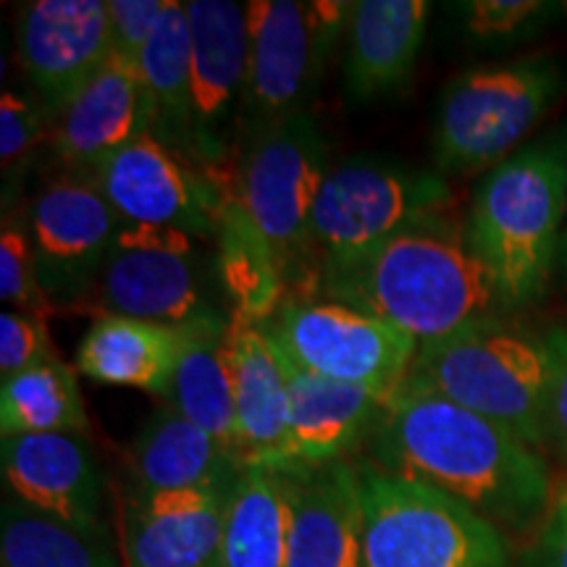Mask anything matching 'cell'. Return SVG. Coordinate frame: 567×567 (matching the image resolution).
Wrapping results in <instances>:
<instances>
[{"mask_svg":"<svg viewBox=\"0 0 567 567\" xmlns=\"http://www.w3.org/2000/svg\"><path fill=\"white\" fill-rule=\"evenodd\" d=\"M368 444V465L436 488L505 534L542 530L555 499L542 450L415 381L392 394Z\"/></svg>","mask_w":567,"mask_h":567,"instance_id":"obj_1","label":"cell"},{"mask_svg":"<svg viewBox=\"0 0 567 567\" xmlns=\"http://www.w3.org/2000/svg\"><path fill=\"white\" fill-rule=\"evenodd\" d=\"M323 300L350 305L421 347L509 313L494 276L450 216L396 234L375 250L316 274Z\"/></svg>","mask_w":567,"mask_h":567,"instance_id":"obj_2","label":"cell"},{"mask_svg":"<svg viewBox=\"0 0 567 567\" xmlns=\"http://www.w3.org/2000/svg\"><path fill=\"white\" fill-rule=\"evenodd\" d=\"M463 226L507 310L547 292L567 226V126L494 166L473 193Z\"/></svg>","mask_w":567,"mask_h":567,"instance_id":"obj_3","label":"cell"},{"mask_svg":"<svg viewBox=\"0 0 567 567\" xmlns=\"http://www.w3.org/2000/svg\"><path fill=\"white\" fill-rule=\"evenodd\" d=\"M408 381L505 425L536 450L549 442V337L505 316L421 347Z\"/></svg>","mask_w":567,"mask_h":567,"instance_id":"obj_4","label":"cell"},{"mask_svg":"<svg viewBox=\"0 0 567 567\" xmlns=\"http://www.w3.org/2000/svg\"><path fill=\"white\" fill-rule=\"evenodd\" d=\"M565 66L530 55L465 71L439 97L431 147L442 174L492 172L520 151L565 92Z\"/></svg>","mask_w":567,"mask_h":567,"instance_id":"obj_5","label":"cell"},{"mask_svg":"<svg viewBox=\"0 0 567 567\" xmlns=\"http://www.w3.org/2000/svg\"><path fill=\"white\" fill-rule=\"evenodd\" d=\"M329 166L323 134L305 111L239 142L229 166L216 174L271 250L284 281L313 260L310 224Z\"/></svg>","mask_w":567,"mask_h":567,"instance_id":"obj_6","label":"cell"},{"mask_svg":"<svg viewBox=\"0 0 567 567\" xmlns=\"http://www.w3.org/2000/svg\"><path fill=\"white\" fill-rule=\"evenodd\" d=\"M360 467L363 567H513L507 534L463 502Z\"/></svg>","mask_w":567,"mask_h":567,"instance_id":"obj_7","label":"cell"},{"mask_svg":"<svg viewBox=\"0 0 567 567\" xmlns=\"http://www.w3.org/2000/svg\"><path fill=\"white\" fill-rule=\"evenodd\" d=\"M452 189L442 174L400 161L354 155L331 163L310 224L316 274L375 250L396 234L446 216Z\"/></svg>","mask_w":567,"mask_h":567,"instance_id":"obj_8","label":"cell"},{"mask_svg":"<svg viewBox=\"0 0 567 567\" xmlns=\"http://www.w3.org/2000/svg\"><path fill=\"white\" fill-rule=\"evenodd\" d=\"M347 11L350 3L342 0L247 3L250 61L237 145L268 126L308 111L331 53L337 51L339 38H344Z\"/></svg>","mask_w":567,"mask_h":567,"instance_id":"obj_9","label":"cell"},{"mask_svg":"<svg viewBox=\"0 0 567 567\" xmlns=\"http://www.w3.org/2000/svg\"><path fill=\"white\" fill-rule=\"evenodd\" d=\"M205 243L210 239L174 226L124 221L95 284L103 316L182 329L197 316L224 310L213 302V284H221L218 255L213 264Z\"/></svg>","mask_w":567,"mask_h":567,"instance_id":"obj_10","label":"cell"},{"mask_svg":"<svg viewBox=\"0 0 567 567\" xmlns=\"http://www.w3.org/2000/svg\"><path fill=\"white\" fill-rule=\"evenodd\" d=\"M260 326L300 371L384 396L405 384L421 352L392 323L323 297H287Z\"/></svg>","mask_w":567,"mask_h":567,"instance_id":"obj_11","label":"cell"},{"mask_svg":"<svg viewBox=\"0 0 567 567\" xmlns=\"http://www.w3.org/2000/svg\"><path fill=\"white\" fill-rule=\"evenodd\" d=\"M122 216L95 179L66 174L42 184L27 208L40 287L51 308H71L95 289Z\"/></svg>","mask_w":567,"mask_h":567,"instance_id":"obj_12","label":"cell"},{"mask_svg":"<svg viewBox=\"0 0 567 567\" xmlns=\"http://www.w3.org/2000/svg\"><path fill=\"white\" fill-rule=\"evenodd\" d=\"M92 179L122 221L174 226L216 243L224 213L221 184L153 134L126 145Z\"/></svg>","mask_w":567,"mask_h":567,"instance_id":"obj_13","label":"cell"},{"mask_svg":"<svg viewBox=\"0 0 567 567\" xmlns=\"http://www.w3.org/2000/svg\"><path fill=\"white\" fill-rule=\"evenodd\" d=\"M193 34V140L195 161L208 174L224 172L237 147L250 24L247 6L231 0H189Z\"/></svg>","mask_w":567,"mask_h":567,"instance_id":"obj_14","label":"cell"},{"mask_svg":"<svg viewBox=\"0 0 567 567\" xmlns=\"http://www.w3.org/2000/svg\"><path fill=\"white\" fill-rule=\"evenodd\" d=\"M17 59L51 118L111 59L109 0H34L19 13Z\"/></svg>","mask_w":567,"mask_h":567,"instance_id":"obj_15","label":"cell"},{"mask_svg":"<svg viewBox=\"0 0 567 567\" xmlns=\"http://www.w3.org/2000/svg\"><path fill=\"white\" fill-rule=\"evenodd\" d=\"M6 492L19 505L103 534V473L84 434H19L0 444Z\"/></svg>","mask_w":567,"mask_h":567,"instance_id":"obj_16","label":"cell"},{"mask_svg":"<svg viewBox=\"0 0 567 567\" xmlns=\"http://www.w3.org/2000/svg\"><path fill=\"white\" fill-rule=\"evenodd\" d=\"M153 132V101L137 63L111 55L53 118V153L69 174L92 179L113 155Z\"/></svg>","mask_w":567,"mask_h":567,"instance_id":"obj_17","label":"cell"},{"mask_svg":"<svg viewBox=\"0 0 567 567\" xmlns=\"http://www.w3.org/2000/svg\"><path fill=\"white\" fill-rule=\"evenodd\" d=\"M231 488L126 496L122 507L124 567H218Z\"/></svg>","mask_w":567,"mask_h":567,"instance_id":"obj_18","label":"cell"},{"mask_svg":"<svg viewBox=\"0 0 567 567\" xmlns=\"http://www.w3.org/2000/svg\"><path fill=\"white\" fill-rule=\"evenodd\" d=\"M289 494L287 567H363V486L350 460L281 471Z\"/></svg>","mask_w":567,"mask_h":567,"instance_id":"obj_19","label":"cell"},{"mask_svg":"<svg viewBox=\"0 0 567 567\" xmlns=\"http://www.w3.org/2000/svg\"><path fill=\"white\" fill-rule=\"evenodd\" d=\"M284 365L289 375V429L276 471L337 463L371 442L392 396L300 371L287 358Z\"/></svg>","mask_w":567,"mask_h":567,"instance_id":"obj_20","label":"cell"},{"mask_svg":"<svg viewBox=\"0 0 567 567\" xmlns=\"http://www.w3.org/2000/svg\"><path fill=\"white\" fill-rule=\"evenodd\" d=\"M425 0H354L344 24V95L373 103L410 82L425 38Z\"/></svg>","mask_w":567,"mask_h":567,"instance_id":"obj_21","label":"cell"},{"mask_svg":"<svg viewBox=\"0 0 567 567\" xmlns=\"http://www.w3.org/2000/svg\"><path fill=\"white\" fill-rule=\"evenodd\" d=\"M237 455L243 465L276 467L289 429V375L260 321L231 313Z\"/></svg>","mask_w":567,"mask_h":567,"instance_id":"obj_22","label":"cell"},{"mask_svg":"<svg viewBox=\"0 0 567 567\" xmlns=\"http://www.w3.org/2000/svg\"><path fill=\"white\" fill-rule=\"evenodd\" d=\"M126 465L132 494L226 488L237 484L245 467L237 452L168 405L142 423L126 452Z\"/></svg>","mask_w":567,"mask_h":567,"instance_id":"obj_23","label":"cell"},{"mask_svg":"<svg viewBox=\"0 0 567 567\" xmlns=\"http://www.w3.org/2000/svg\"><path fill=\"white\" fill-rule=\"evenodd\" d=\"M229 329L231 313L224 310H210L176 329L179 354L163 400L176 413L189 417L231 452H237Z\"/></svg>","mask_w":567,"mask_h":567,"instance_id":"obj_24","label":"cell"},{"mask_svg":"<svg viewBox=\"0 0 567 567\" xmlns=\"http://www.w3.org/2000/svg\"><path fill=\"white\" fill-rule=\"evenodd\" d=\"M179 331L126 316H101L76 347V371L97 384L163 396L172 384Z\"/></svg>","mask_w":567,"mask_h":567,"instance_id":"obj_25","label":"cell"},{"mask_svg":"<svg viewBox=\"0 0 567 567\" xmlns=\"http://www.w3.org/2000/svg\"><path fill=\"white\" fill-rule=\"evenodd\" d=\"M289 494L276 467L245 465L226 502L218 567H287Z\"/></svg>","mask_w":567,"mask_h":567,"instance_id":"obj_26","label":"cell"},{"mask_svg":"<svg viewBox=\"0 0 567 567\" xmlns=\"http://www.w3.org/2000/svg\"><path fill=\"white\" fill-rule=\"evenodd\" d=\"M140 74L153 101V137L195 161L193 140V34L187 3H168L166 17L142 51Z\"/></svg>","mask_w":567,"mask_h":567,"instance_id":"obj_27","label":"cell"},{"mask_svg":"<svg viewBox=\"0 0 567 567\" xmlns=\"http://www.w3.org/2000/svg\"><path fill=\"white\" fill-rule=\"evenodd\" d=\"M90 421L76 373L59 358L3 379L0 431L19 434H87Z\"/></svg>","mask_w":567,"mask_h":567,"instance_id":"obj_28","label":"cell"},{"mask_svg":"<svg viewBox=\"0 0 567 567\" xmlns=\"http://www.w3.org/2000/svg\"><path fill=\"white\" fill-rule=\"evenodd\" d=\"M0 567H118L103 534H90L6 499Z\"/></svg>","mask_w":567,"mask_h":567,"instance_id":"obj_29","label":"cell"},{"mask_svg":"<svg viewBox=\"0 0 567 567\" xmlns=\"http://www.w3.org/2000/svg\"><path fill=\"white\" fill-rule=\"evenodd\" d=\"M563 11L544 0H467L457 3L463 32L478 45H515L534 38Z\"/></svg>","mask_w":567,"mask_h":567,"instance_id":"obj_30","label":"cell"},{"mask_svg":"<svg viewBox=\"0 0 567 567\" xmlns=\"http://www.w3.org/2000/svg\"><path fill=\"white\" fill-rule=\"evenodd\" d=\"M0 297L19 313L38 318L53 313L51 302L45 300L40 287L30 226L19 213L6 216L3 231H0Z\"/></svg>","mask_w":567,"mask_h":567,"instance_id":"obj_31","label":"cell"},{"mask_svg":"<svg viewBox=\"0 0 567 567\" xmlns=\"http://www.w3.org/2000/svg\"><path fill=\"white\" fill-rule=\"evenodd\" d=\"M48 118L51 113L38 97H24L11 90L3 92L0 97V161H3L6 176L30 158V153L40 145L48 132Z\"/></svg>","mask_w":567,"mask_h":567,"instance_id":"obj_32","label":"cell"},{"mask_svg":"<svg viewBox=\"0 0 567 567\" xmlns=\"http://www.w3.org/2000/svg\"><path fill=\"white\" fill-rule=\"evenodd\" d=\"M55 358L45 318L3 310L0 316V373L3 379Z\"/></svg>","mask_w":567,"mask_h":567,"instance_id":"obj_33","label":"cell"},{"mask_svg":"<svg viewBox=\"0 0 567 567\" xmlns=\"http://www.w3.org/2000/svg\"><path fill=\"white\" fill-rule=\"evenodd\" d=\"M172 0H109L111 55L140 61Z\"/></svg>","mask_w":567,"mask_h":567,"instance_id":"obj_34","label":"cell"},{"mask_svg":"<svg viewBox=\"0 0 567 567\" xmlns=\"http://www.w3.org/2000/svg\"><path fill=\"white\" fill-rule=\"evenodd\" d=\"M551 347L549 442L567 460V323L547 331Z\"/></svg>","mask_w":567,"mask_h":567,"instance_id":"obj_35","label":"cell"},{"mask_svg":"<svg viewBox=\"0 0 567 567\" xmlns=\"http://www.w3.org/2000/svg\"><path fill=\"white\" fill-rule=\"evenodd\" d=\"M538 567H567V488H559L538 530Z\"/></svg>","mask_w":567,"mask_h":567,"instance_id":"obj_36","label":"cell"},{"mask_svg":"<svg viewBox=\"0 0 567 567\" xmlns=\"http://www.w3.org/2000/svg\"><path fill=\"white\" fill-rule=\"evenodd\" d=\"M559 264L567 271V226H565V237H563V252H559Z\"/></svg>","mask_w":567,"mask_h":567,"instance_id":"obj_37","label":"cell"},{"mask_svg":"<svg viewBox=\"0 0 567 567\" xmlns=\"http://www.w3.org/2000/svg\"><path fill=\"white\" fill-rule=\"evenodd\" d=\"M563 11H565V13H567V3H563Z\"/></svg>","mask_w":567,"mask_h":567,"instance_id":"obj_38","label":"cell"}]
</instances>
